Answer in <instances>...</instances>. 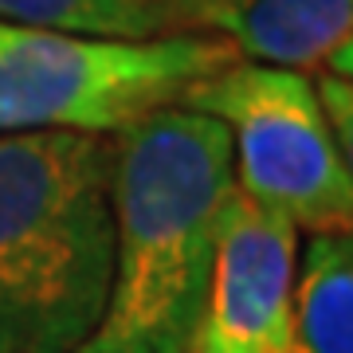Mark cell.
Wrapping results in <instances>:
<instances>
[{
  "instance_id": "obj_10",
  "label": "cell",
  "mask_w": 353,
  "mask_h": 353,
  "mask_svg": "<svg viewBox=\"0 0 353 353\" xmlns=\"http://www.w3.org/2000/svg\"><path fill=\"white\" fill-rule=\"evenodd\" d=\"M330 75H341V79H353V36L341 43L334 55H330Z\"/></svg>"
},
{
  "instance_id": "obj_9",
  "label": "cell",
  "mask_w": 353,
  "mask_h": 353,
  "mask_svg": "<svg viewBox=\"0 0 353 353\" xmlns=\"http://www.w3.org/2000/svg\"><path fill=\"white\" fill-rule=\"evenodd\" d=\"M318 87V99H322V110L330 118V130H334V141H338V153H341V165L353 181V79H341V75H318L314 79Z\"/></svg>"
},
{
  "instance_id": "obj_5",
  "label": "cell",
  "mask_w": 353,
  "mask_h": 353,
  "mask_svg": "<svg viewBox=\"0 0 353 353\" xmlns=\"http://www.w3.org/2000/svg\"><path fill=\"white\" fill-rule=\"evenodd\" d=\"M299 252V228L287 216L232 189L192 353H287Z\"/></svg>"
},
{
  "instance_id": "obj_1",
  "label": "cell",
  "mask_w": 353,
  "mask_h": 353,
  "mask_svg": "<svg viewBox=\"0 0 353 353\" xmlns=\"http://www.w3.org/2000/svg\"><path fill=\"white\" fill-rule=\"evenodd\" d=\"M232 189V138L208 114L161 106L114 134L110 294L79 353H192Z\"/></svg>"
},
{
  "instance_id": "obj_8",
  "label": "cell",
  "mask_w": 353,
  "mask_h": 353,
  "mask_svg": "<svg viewBox=\"0 0 353 353\" xmlns=\"http://www.w3.org/2000/svg\"><path fill=\"white\" fill-rule=\"evenodd\" d=\"M287 353H353V232L310 236L299 252Z\"/></svg>"
},
{
  "instance_id": "obj_2",
  "label": "cell",
  "mask_w": 353,
  "mask_h": 353,
  "mask_svg": "<svg viewBox=\"0 0 353 353\" xmlns=\"http://www.w3.org/2000/svg\"><path fill=\"white\" fill-rule=\"evenodd\" d=\"M114 138L0 134V353H79L114 271Z\"/></svg>"
},
{
  "instance_id": "obj_6",
  "label": "cell",
  "mask_w": 353,
  "mask_h": 353,
  "mask_svg": "<svg viewBox=\"0 0 353 353\" xmlns=\"http://www.w3.org/2000/svg\"><path fill=\"white\" fill-rule=\"evenodd\" d=\"M228 4L232 0H0V20L63 36L150 43L216 36Z\"/></svg>"
},
{
  "instance_id": "obj_3",
  "label": "cell",
  "mask_w": 353,
  "mask_h": 353,
  "mask_svg": "<svg viewBox=\"0 0 353 353\" xmlns=\"http://www.w3.org/2000/svg\"><path fill=\"white\" fill-rule=\"evenodd\" d=\"M236 59L224 36L118 43L0 20V134L114 138L161 106H181L196 83Z\"/></svg>"
},
{
  "instance_id": "obj_7",
  "label": "cell",
  "mask_w": 353,
  "mask_h": 353,
  "mask_svg": "<svg viewBox=\"0 0 353 353\" xmlns=\"http://www.w3.org/2000/svg\"><path fill=\"white\" fill-rule=\"evenodd\" d=\"M216 36L248 63L306 71L353 36V0H232Z\"/></svg>"
},
{
  "instance_id": "obj_4",
  "label": "cell",
  "mask_w": 353,
  "mask_h": 353,
  "mask_svg": "<svg viewBox=\"0 0 353 353\" xmlns=\"http://www.w3.org/2000/svg\"><path fill=\"white\" fill-rule=\"evenodd\" d=\"M232 138L236 189L287 216L299 232H353V181L314 79L290 67L236 59L181 99Z\"/></svg>"
}]
</instances>
